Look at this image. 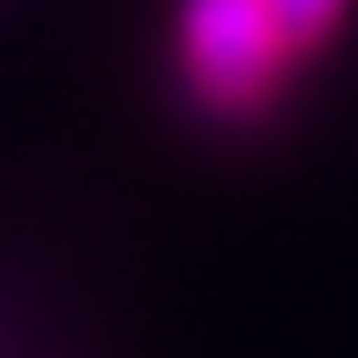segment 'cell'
<instances>
[{
  "instance_id": "obj_2",
  "label": "cell",
  "mask_w": 358,
  "mask_h": 358,
  "mask_svg": "<svg viewBox=\"0 0 358 358\" xmlns=\"http://www.w3.org/2000/svg\"><path fill=\"white\" fill-rule=\"evenodd\" d=\"M358 0H268V15H276V30H284V45L299 52V67L313 60V52H329L336 38H343V22H351Z\"/></svg>"
},
{
  "instance_id": "obj_1",
  "label": "cell",
  "mask_w": 358,
  "mask_h": 358,
  "mask_svg": "<svg viewBox=\"0 0 358 358\" xmlns=\"http://www.w3.org/2000/svg\"><path fill=\"white\" fill-rule=\"evenodd\" d=\"M172 83L209 127H262L299 83L268 0H172Z\"/></svg>"
}]
</instances>
